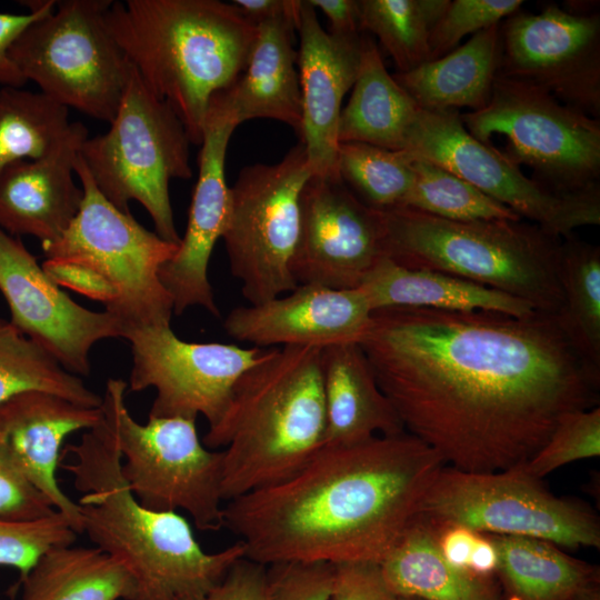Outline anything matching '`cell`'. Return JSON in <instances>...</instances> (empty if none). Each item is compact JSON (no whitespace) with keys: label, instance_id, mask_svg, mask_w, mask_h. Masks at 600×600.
Here are the masks:
<instances>
[{"label":"cell","instance_id":"1","mask_svg":"<svg viewBox=\"0 0 600 600\" xmlns=\"http://www.w3.org/2000/svg\"><path fill=\"white\" fill-rule=\"evenodd\" d=\"M404 430L446 466H523L567 412L598 406L600 370L553 314L387 308L358 342Z\"/></svg>","mask_w":600,"mask_h":600},{"label":"cell","instance_id":"2","mask_svg":"<svg viewBox=\"0 0 600 600\" xmlns=\"http://www.w3.org/2000/svg\"><path fill=\"white\" fill-rule=\"evenodd\" d=\"M446 466L407 431L322 447L293 476L224 503L223 528L266 567L290 561L380 564Z\"/></svg>","mask_w":600,"mask_h":600},{"label":"cell","instance_id":"3","mask_svg":"<svg viewBox=\"0 0 600 600\" xmlns=\"http://www.w3.org/2000/svg\"><path fill=\"white\" fill-rule=\"evenodd\" d=\"M101 409L99 424L62 450L74 458L61 467L82 493L78 502L82 533L127 568L136 581V600L206 594L246 557L244 547L237 540L218 552H207L184 517L140 504L121 473L113 421Z\"/></svg>","mask_w":600,"mask_h":600},{"label":"cell","instance_id":"4","mask_svg":"<svg viewBox=\"0 0 600 600\" xmlns=\"http://www.w3.org/2000/svg\"><path fill=\"white\" fill-rule=\"evenodd\" d=\"M103 20L148 89L200 146L209 102L246 69L257 26L219 0L112 1Z\"/></svg>","mask_w":600,"mask_h":600},{"label":"cell","instance_id":"5","mask_svg":"<svg viewBox=\"0 0 600 600\" xmlns=\"http://www.w3.org/2000/svg\"><path fill=\"white\" fill-rule=\"evenodd\" d=\"M324 433L321 349L271 347L239 378L202 442L222 448L228 502L293 476L323 447Z\"/></svg>","mask_w":600,"mask_h":600},{"label":"cell","instance_id":"6","mask_svg":"<svg viewBox=\"0 0 600 600\" xmlns=\"http://www.w3.org/2000/svg\"><path fill=\"white\" fill-rule=\"evenodd\" d=\"M74 173L83 190L80 209L63 234L43 243L46 273L59 286L100 302L131 330L170 324L172 299L159 271L179 244L149 231L99 191L79 154Z\"/></svg>","mask_w":600,"mask_h":600},{"label":"cell","instance_id":"7","mask_svg":"<svg viewBox=\"0 0 600 600\" xmlns=\"http://www.w3.org/2000/svg\"><path fill=\"white\" fill-rule=\"evenodd\" d=\"M383 253L414 269L449 273L556 314L562 303V239L512 220L453 221L401 207L380 210Z\"/></svg>","mask_w":600,"mask_h":600},{"label":"cell","instance_id":"8","mask_svg":"<svg viewBox=\"0 0 600 600\" xmlns=\"http://www.w3.org/2000/svg\"><path fill=\"white\" fill-rule=\"evenodd\" d=\"M189 134L171 106L156 97L131 64L119 108L108 131L88 137L80 156L104 198L123 212L138 201L156 233L180 244L169 183L189 179Z\"/></svg>","mask_w":600,"mask_h":600},{"label":"cell","instance_id":"9","mask_svg":"<svg viewBox=\"0 0 600 600\" xmlns=\"http://www.w3.org/2000/svg\"><path fill=\"white\" fill-rule=\"evenodd\" d=\"M128 383L107 381L101 406L110 414L121 453V473L143 507L181 509L202 531L223 528L222 450L207 448L194 419L149 417L137 422L126 407Z\"/></svg>","mask_w":600,"mask_h":600},{"label":"cell","instance_id":"10","mask_svg":"<svg viewBox=\"0 0 600 600\" xmlns=\"http://www.w3.org/2000/svg\"><path fill=\"white\" fill-rule=\"evenodd\" d=\"M111 0L57 1L27 26L9 53L28 81L66 108L111 122L131 63L109 33L103 16Z\"/></svg>","mask_w":600,"mask_h":600},{"label":"cell","instance_id":"11","mask_svg":"<svg viewBox=\"0 0 600 600\" xmlns=\"http://www.w3.org/2000/svg\"><path fill=\"white\" fill-rule=\"evenodd\" d=\"M419 516L432 526L460 524L480 533L540 539L569 549L600 547L596 511L579 499L556 496L521 467L469 472L443 466Z\"/></svg>","mask_w":600,"mask_h":600},{"label":"cell","instance_id":"12","mask_svg":"<svg viewBox=\"0 0 600 600\" xmlns=\"http://www.w3.org/2000/svg\"><path fill=\"white\" fill-rule=\"evenodd\" d=\"M460 118L483 144L492 146L493 134L504 136V156L531 168L543 186L563 193L599 188V119L547 90L498 73L488 104Z\"/></svg>","mask_w":600,"mask_h":600},{"label":"cell","instance_id":"13","mask_svg":"<svg viewBox=\"0 0 600 600\" xmlns=\"http://www.w3.org/2000/svg\"><path fill=\"white\" fill-rule=\"evenodd\" d=\"M311 176L306 148L299 142L278 163L244 167L230 188L222 239L231 273L250 304L298 287L291 261L300 232V196Z\"/></svg>","mask_w":600,"mask_h":600},{"label":"cell","instance_id":"14","mask_svg":"<svg viewBox=\"0 0 600 600\" xmlns=\"http://www.w3.org/2000/svg\"><path fill=\"white\" fill-rule=\"evenodd\" d=\"M403 151L450 171L557 238L600 224L599 188L563 193L524 176L504 153L472 137L457 110L419 107Z\"/></svg>","mask_w":600,"mask_h":600},{"label":"cell","instance_id":"15","mask_svg":"<svg viewBox=\"0 0 600 600\" xmlns=\"http://www.w3.org/2000/svg\"><path fill=\"white\" fill-rule=\"evenodd\" d=\"M132 351L129 390L154 388L149 417L206 418L208 428L222 418L239 378L268 348L221 342H188L168 326L124 334Z\"/></svg>","mask_w":600,"mask_h":600},{"label":"cell","instance_id":"16","mask_svg":"<svg viewBox=\"0 0 600 600\" xmlns=\"http://www.w3.org/2000/svg\"><path fill=\"white\" fill-rule=\"evenodd\" d=\"M499 73L538 86L596 119L600 114V14L556 4L500 23Z\"/></svg>","mask_w":600,"mask_h":600},{"label":"cell","instance_id":"17","mask_svg":"<svg viewBox=\"0 0 600 600\" xmlns=\"http://www.w3.org/2000/svg\"><path fill=\"white\" fill-rule=\"evenodd\" d=\"M381 211L362 202L340 177H317L300 196V232L291 261L298 284L358 289L384 257Z\"/></svg>","mask_w":600,"mask_h":600},{"label":"cell","instance_id":"18","mask_svg":"<svg viewBox=\"0 0 600 600\" xmlns=\"http://www.w3.org/2000/svg\"><path fill=\"white\" fill-rule=\"evenodd\" d=\"M0 292L10 322L76 376L90 373L89 352L100 340L122 338L107 311L73 301L16 237L0 228Z\"/></svg>","mask_w":600,"mask_h":600},{"label":"cell","instance_id":"19","mask_svg":"<svg viewBox=\"0 0 600 600\" xmlns=\"http://www.w3.org/2000/svg\"><path fill=\"white\" fill-rule=\"evenodd\" d=\"M237 126L223 92H217L209 102L204 119L199 174L187 229L177 252L159 271L176 316L193 306L204 308L214 317L220 316L208 267L213 248L229 221L231 199L224 163L228 143Z\"/></svg>","mask_w":600,"mask_h":600},{"label":"cell","instance_id":"20","mask_svg":"<svg viewBox=\"0 0 600 600\" xmlns=\"http://www.w3.org/2000/svg\"><path fill=\"white\" fill-rule=\"evenodd\" d=\"M372 310L360 289L298 284L259 304L237 307L223 321L229 337L252 347H327L359 342Z\"/></svg>","mask_w":600,"mask_h":600},{"label":"cell","instance_id":"21","mask_svg":"<svg viewBox=\"0 0 600 600\" xmlns=\"http://www.w3.org/2000/svg\"><path fill=\"white\" fill-rule=\"evenodd\" d=\"M297 30L302 99L300 142L306 148L312 176L339 177L341 103L358 76L362 36L341 37L326 31L308 0L300 2Z\"/></svg>","mask_w":600,"mask_h":600},{"label":"cell","instance_id":"22","mask_svg":"<svg viewBox=\"0 0 600 600\" xmlns=\"http://www.w3.org/2000/svg\"><path fill=\"white\" fill-rule=\"evenodd\" d=\"M102 417L101 406L83 407L37 390L0 403V447L77 533H82L79 506L61 490L56 471L64 440L73 432L96 427Z\"/></svg>","mask_w":600,"mask_h":600},{"label":"cell","instance_id":"23","mask_svg":"<svg viewBox=\"0 0 600 600\" xmlns=\"http://www.w3.org/2000/svg\"><path fill=\"white\" fill-rule=\"evenodd\" d=\"M88 137L74 140L51 157L19 161L0 172L2 230L11 236H32L41 244L63 234L83 199L73 174L76 159Z\"/></svg>","mask_w":600,"mask_h":600},{"label":"cell","instance_id":"24","mask_svg":"<svg viewBox=\"0 0 600 600\" xmlns=\"http://www.w3.org/2000/svg\"><path fill=\"white\" fill-rule=\"evenodd\" d=\"M326 407L323 447L350 446L404 432L358 342L321 349Z\"/></svg>","mask_w":600,"mask_h":600},{"label":"cell","instance_id":"25","mask_svg":"<svg viewBox=\"0 0 600 600\" xmlns=\"http://www.w3.org/2000/svg\"><path fill=\"white\" fill-rule=\"evenodd\" d=\"M297 22L279 18L257 24V36L246 69L223 90L237 121L256 118L278 120L300 137L302 99L298 52L294 50Z\"/></svg>","mask_w":600,"mask_h":600},{"label":"cell","instance_id":"26","mask_svg":"<svg viewBox=\"0 0 600 600\" xmlns=\"http://www.w3.org/2000/svg\"><path fill=\"white\" fill-rule=\"evenodd\" d=\"M372 311L426 308L447 311H494L517 317L534 308L516 297L436 270L401 266L382 257L358 288Z\"/></svg>","mask_w":600,"mask_h":600},{"label":"cell","instance_id":"27","mask_svg":"<svg viewBox=\"0 0 600 600\" xmlns=\"http://www.w3.org/2000/svg\"><path fill=\"white\" fill-rule=\"evenodd\" d=\"M500 64L499 23L477 32L446 56L393 78L422 109L477 111L488 104Z\"/></svg>","mask_w":600,"mask_h":600},{"label":"cell","instance_id":"28","mask_svg":"<svg viewBox=\"0 0 600 600\" xmlns=\"http://www.w3.org/2000/svg\"><path fill=\"white\" fill-rule=\"evenodd\" d=\"M379 566L398 597L504 600L494 579L478 577L449 563L438 548L433 527L419 514Z\"/></svg>","mask_w":600,"mask_h":600},{"label":"cell","instance_id":"29","mask_svg":"<svg viewBox=\"0 0 600 600\" xmlns=\"http://www.w3.org/2000/svg\"><path fill=\"white\" fill-rule=\"evenodd\" d=\"M418 109L417 102L387 71L374 41L362 37L358 76L339 119V143L361 142L403 151Z\"/></svg>","mask_w":600,"mask_h":600},{"label":"cell","instance_id":"30","mask_svg":"<svg viewBox=\"0 0 600 600\" xmlns=\"http://www.w3.org/2000/svg\"><path fill=\"white\" fill-rule=\"evenodd\" d=\"M499 552L497 576L504 600H572L599 583V569L554 543L491 534Z\"/></svg>","mask_w":600,"mask_h":600},{"label":"cell","instance_id":"31","mask_svg":"<svg viewBox=\"0 0 600 600\" xmlns=\"http://www.w3.org/2000/svg\"><path fill=\"white\" fill-rule=\"evenodd\" d=\"M127 568L98 547H56L22 578L21 600H136Z\"/></svg>","mask_w":600,"mask_h":600},{"label":"cell","instance_id":"32","mask_svg":"<svg viewBox=\"0 0 600 600\" xmlns=\"http://www.w3.org/2000/svg\"><path fill=\"white\" fill-rule=\"evenodd\" d=\"M84 137L87 127L70 122L69 109L44 93L0 88V172L19 161L51 157Z\"/></svg>","mask_w":600,"mask_h":600},{"label":"cell","instance_id":"33","mask_svg":"<svg viewBox=\"0 0 600 600\" xmlns=\"http://www.w3.org/2000/svg\"><path fill=\"white\" fill-rule=\"evenodd\" d=\"M559 281L557 326L579 357L600 370V248L573 234L563 238Z\"/></svg>","mask_w":600,"mask_h":600},{"label":"cell","instance_id":"34","mask_svg":"<svg viewBox=\"0 0 600 600\" xmlns=\"http://www.w3.org/2000/svg\"><path fill=\"white\" fill-rule=\"evenodd\" d=\"M32 390L89 408L102 403V397L90 390L79 376L67 371L16 326L0 318V403Z\"/></svg>","mask_w":600,"mask_h":600},{"label":"cell","instance_id":"35","mask_svg":"<svg viewBox=\"0 0 600 600\" xmlns=\"http://www.w3.org/2000/svg\"><path fill=\"white\" fill-rule=\"evenodd\" d=\"M449 0H362L361 30L373 33L398 72L430 61L431 31Z\"/></svg>","mask_w":600,"mask_h":600},{"label":"cell","instance_id":"36","mask_svg":"<svg viewBox=\"0 0 600 600\" xmlns=\"http://www.w3.org/2000/svg\"><path fill=\"white\" fill-rule=\"evenodd\" d=\"M337 169L343 183L367 206L401 208L413 187L412 157L361 142H340Z\"/></svg>","mask_w":600,"mask_h":600},{"label":"cell","instance_id":"37","mask_svg":"<svg viewBox=\"0 0 600 600\" xmlns=\"http://www.w3.org/2000/svg\"><path fill=\"white\" fill-rule=\"evenodd\" d=\"M412 168L414 183L403 207L453 221L521 220L508 207L430 161L412 157Z\"/></svg>","mask_w":600,"mask_h":600},{"label":"cell","instance_id":"38","mask_svg":"<svg viewBox=\"0 0 600 600\" xmlns=\"http://www.w3.org/2000/svg\"><path fill=\"white\" fill-rule=\"evenodd\" d=\"M600 456V408L564 413L547 442L521 468L542 479L573 461Z\"/></svg>","mask_w":600,"mask_h":600},{"label":"cell","instance_id":"39","mask_svg":"<svg viewBox=\"0 0 600 600\" xmlns=\"http://www.w3.org/2000/svg\"><path fill=\"white\" fill-rule=\"evenodd\" d=\"M77 534L59 511L34 520L0 518V567L18 569L22 579L44 552L73 544Z\"/></svg>","mask_w":600,"mask_h":600},{"label":"cell","instance_id":"40","mask_svg":"<svg viewBox=\"0 0 600 600\" xmlns=\"http://www.w3.org/2000/svg\"><path fill=\"white\" fill-rule=\"evenodd\" d=\"M522 0H453L434 24L429 40L430 60L454 50L459 41L518 12Z\"/></svg>","mask_w":600,"mask_h":600},{"label":"cell","instance_id":"41","mask_svg":"<svg viewBox=\"0 0 600 600\" xmlns=\"http://www.w3.org/2000/svg\"><path fill=\"white\" fill-rule=\"evenodd\" d=\"M334 564L290 561L267 567L268 600H330Z\"/></svg>","mask_w":600,"mask_h":600},{"label":"cell","instance_id":"42","mask_svg":"<svg viewBox=\"0 0 600 600\" xmlns=\"http://www.w3.org/2000/svg\"><path fill=\"white\" fill-rule=\"evenodd\" d=\"M58 511L13 464L0 447V518L34 520Z\"/></svg>","mask_w":600,"mask_h":600},{"label":"cell","instance_id":"43","mask_svg":"<svg viewBox=\"0 0 600 600\" xmlns=\"http://www.w3.org/2000/svg\"><path fill=\"white\" fill-rule=\"evenodd\" d=\"M330 600H400L387 584L380 566L369 562L334 564Z\"/></svg>","mask_w":600,"mask_h":600},{"label":"cell","instance_id":"44","mask_svg":"<svg viewBox=\"0 0 600 600\" xmlns=\"http://www.w3.org/2000/svg\"><path fill=\"white\" fill-rule=\"evenodd\" d=\"M26 13L0 12V88H23L27 80L10 57L9 49L17 36L31 22L54 10L57 1H20Z\"/></svg>","mask_w":600,"mask_h":600},{"label":"cell","instance_id":"45","mask_svg":"<svg viewBox=\"0 0 600 600\" xmlns=\"http://www.w3.org/2000/svg\"><path fill=\"white\" fill-rule=\"evenodd\" d=\"M183 600H268L267 567L241 558L206 594Z\"/></svg>","mask_w":600,"mask_h":600},{"label":"cell","instance_id":"46","mask_svg":"<svg viewBox=\"0 0 600 600\" xmlns=\"http://www.w3.org/2000/svg\"><path fill=\"white\" fill-rule=\"evenodd\" d=\"M432 527L443 558L454 567L469 572L471 557L481 533L460 524Z\"/></svg>","mask_w":600,"mask_h":600},{"label":"cell","instance_id":"47","mask_svg":"<svg viewBox=\"0 0 600 600\" xmlns=\"http://www.w3.org/2000/svg\"><path fill=\"white\" fill-rule=\"evenodd\" d=\"M330 22V33L341 37L359 36L361 30L360 1L356 0H308Z\"/></svg>","mask_w":600,"mask_h":600},{"label":"cell","instance_id":"48","mask_svg":"<svg viewBox=\"0 0 600 600\" xmlns=\"http://www.w3.org/2000/svg\"><path fill=\"white\" fill-rule=\"evenodd\" d=\"M301 0H234L232 3L256 26L279 18L298 21Z\"/></svg>","mask_w":600,"mask_h":600},{"label":"cell","instance_id":"49","mask_svg":"<svg viewBox=\"0 0 600 600\" xmlns=\"http://www.w3.org/2000/svg\"><path fill=\"white\" fill-rule=\"evenodd\" d=\"M572 600H600L599 583L584 588L578 592Z\"/></svg>","mask_w":600,"mask_h":600},{"label":"cell","instance_id":"50","mask_svg":"<svg viewBox=\"0 0 600 600\" xmlns=\"http://www.w3.org/2000/svg\"><path fill=\"white\" fill-rule=\"evenodd\" d=\"M400 600H421V599H418V598H409V597H408V598H402V597H400Z\"/></svg>","mask_w":600,"mask_h":600}]
</instances>
